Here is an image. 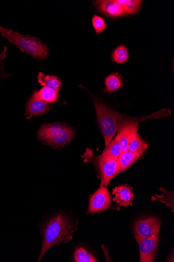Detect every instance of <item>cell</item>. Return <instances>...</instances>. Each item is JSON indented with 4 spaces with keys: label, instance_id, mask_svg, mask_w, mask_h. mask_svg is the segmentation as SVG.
<instances>
[{
    "label": "cell",
    "instance_id": "1",
    "mask_svg": "<svg viewBox=\"0 0 174 262\" xmlns=\"http://www.w3.org/2000/svg\"><path fill=\"white\" fill-rule=\"evenodd\" d=\"M73 232L71 220L66 215L59 214L47 221L42 231V247L38 261L49 249L71 241Z\"/></svg>",
    "mask_w": 174,
    "mask_h": 262
},
{
    "label": "cell",
    "instance_id": "2",
    "mask_svg": "<svg viewBox=\"0 0 174 262\" xmlns=\"http://www.w3.org/2000/svg\"><path fill=\"white\" fill-rule=\"evenodd\" d=\"M97 120L105 140L106 147L124 126L135 120L113 110L102 102L94 100Z\"/></svg>",
    "mask_w": 174,
    "mask_h": 262
},
{
    "label": "cell",
    "instance_id": "3",
    "mask_svg": "<svg viewBox=\"0 0 174 262\" xmlns=\"http://www.w3.org/2000/svg\"><path fill=\"white\" fill-rule=\"evenodd\" d=\"M0 34L16 46L23 53L43 60L49 55V48L37 37L24 35L0 26Z\"/></svg>",
    "mask_w": 174,
    "mask_h": 262
},
{
    "label": "cell",
    "instance_id": "4",
    "mask_svg": "<svg viewBox=\"0 0 174 262\" xmlns=\"http://www.w3.org/2000/svg\"><path fill=\"white\" fill-rule=\"evenodd\" d=\"M76 134V130L66 124L55 123L42 125L37 137L43 144L59 149L68 145Z\"/></svg>",
    "mask_w": 174,
    "mask_h": 262
},
{
    "label": "cell",
    "instance_id": "5",
    "mask_svg": "<svg viewBox=\"0 0 174 262\" xmlns=\"http://www.w3.org/2000/svg\"><path fill=\"white\" fill-rule=\"evenodd\" d=\"M161 225L160 220L155 217L138 221L134 227L137 242L139 243L146 238L154 235L159 236Z\"/></svg>",
    "mask_w": 174,
    "mask_h": 262
},
{
    "label": "cell",
    "instance_id": "6",
    "mask_svg": "<svg viewBox=\"0 0 174 262\" xmlns=\"http://www.w3.org/2000/svg\"><path fill=\"white\" fill-rule=\"evenodd\" d=\"M97 162L101 172V186L107 187L110 182L119 173L118 159L101 155L97 157Z\"/></svg>",
    "mask_w": 174,
    "mask_h": 262
},
{
    "label": "cell",
    "instance_id": "7",
    "mask_svg": "<svg viewBox=\"0 0 174 262\" xmlns=\"http://www.w3.org/2000/svg\"><path fill=\"white\" fill-rule=\"evenodd\" d=\"M112 199L109 190L105 186H100L91 196L88 212L93 213L106 210L111 208Z\"/></svg>",
    "mask_w": 174,
    "mask_h": 262
},
{
    "label": "cell",
    "instance_id": "8",
    "mask_svg": "<svg viewBox=\"0 0 174 262\" xmlns=\"http://www.w3.org/2000/svg\"><path fill=\"white\" fill-rule=\"evenodd\" d=\"M138 244L140 248V261H154L158 250L159 236L147 237Z\"/></svg>",
    "mask_w": 174,
    "mask_h": 262
},
{
    "label": "cell",
    "instance_id": "9",
    "mask_svg": "<svg viewBox=\"0 0 174 262\" xmlns=\"http://www.w3.org/2000/svg\"><path fill=\"white\" fill-rule=\"evenodd\" d=\"M93 4L99 11L111 17H118L126 14L118 1L101 0L95 1Z\"/></svg>",
    "mask_w": 174,
    "mask_h": 262
},
{
    "label": "cell",
    "instance_id": "10",
    "mask_svg": "<svg viewBox=\"0 0 174 262\" xmlns=\"http://www.w3.org/2000/svg\"><path fill=\"white\" fill-rule=\"evenodd\" d=\"M115 196L113 201L119 206L128 207L132 206L134 200V194L130 186L124 185L116 187L113 189Z\"/></svg>",
    "mask_w": 174,
    "mask_h": 262
},
{
    "label": "cell",
    "instance_id": "11",
    "mask_svg": "<svg viewBox=\"0 0 174 262\" xmlns=\"http://www.w3.org/2000/svg\"><path fill=\"white\" fill-rule=\"evenodd\" d=\"M49 111L48 104L40 99L32 96L28 101L26 106V115L30 120L35 116H41Z\"/></svg>",
    "mask_w": 174,
    "mask_h": 262
},
{
    "label": "cell",
    "instance_id": "12",
    "mask_svg": "<svg viewBox=\"0 0 174 262\" xmlns=\"http://www.w3.org/2000/svg\"><path fill=\"white\" fill-rule=\"evenodd\" d=\"M142 155L132 152L129 150L121 152L118 159L119 173L128 170Z\"/></svg>",
    "mask_w": 174,
    "mask_h": 262
},
{
    "label": "cell",
    "instance_id": "13",
    "mask_svg": "<svg viewBox=\"0 0 174 262\" xmlns=\"http://www.w3.org/2000/svg\"><path fill=\"white\" fill-rule=\"evenodd\" d=\"M33 96L37 98L47 104L56 102L59 98L58 92L43 86L39 91H36L33 94Z\"/></svg>",
    "mask_w": 174,
    "mask_h": 262
},
{
    "label": "cell",
    "instance_id": "14",
    "mask_svg": "<svg viewBox=\"0 0 174 262\" xmlns=\"http://www.w3.org/2000/svg\"><path fill=\"white\" fill-rule=\"evenodd\" d=\"M38 82L43 86L52 89L59 92L62 86L61 80L56 76L46 75L40 73L37 76Z\"/></svg>",
    "mask_w": 174,
    "mask_h": 262
},
{
    "label": "cell",
    "instance_id": "15",
    "mask_svg": "<svg viewBox=\"0 0 174 262\" xmlns=\"http://www.w3.org/2000/svg\"><path fill=\"white\" fill-rule=\"evenodd\" d=\"M121 153L118 137L116 136L110 144L106 146L102 155L115 159H118Z\"/></svg>",
    "mask_w": 174,
    "mask_h": 262
},
{
    "label": "cell",
    "instance_id": "16",
    "mask_svg": "<svg viewBox=\"0 0 174 262\" xmlns=\"http://www.w3.org/2000/svg\"><path fill=\"white\" fill-rule=\"evenodd\" d=\"M130 55L127 47L125 45H120L113 51L112 54V61L118 64L127 62Z\"/></svg>",
    "mask_w": 174,
    "mask_h": 262
},
{
    "label": "cell",
    "instance_id": "17",
    "mask_svg": "<svg viewBox=\"0 0 174 262\" xmlns=\"http://www.w3.org/2000/svg\"><path fill=\"white\" fill-rule=\"evenodd\" d=\"M122 7L125 14L133 15L136 14L141 5L142 2L139 0H117Z\"/></svg>",
    "mask_w": 174,
    "mask_h": 262
},
{
    "label": "cell",
    "instance_id": "18",
    "mask_svg": "<svg viewBox=\"0 0 174 262\" xmlns=\"http://www.w3.org/2000/svg\"><path fill=\"white\" fill-rule=\"evenodd\" d=\"M105 84L108 92H113L120 89L123 83L121 78L117 74L113 73L106 78Z\"/></svg>",
    "mask_w": 174,
    "mask_h": 262
},
{
    "label": "cell",
    "instance_id": "19",
    "mask_svg": "<svg viewBox=\"0 0 174 262\" xmlns=\"http://www.w3.org/2000/svg\"><path fill=\"white\" fill-rule=\"evenodd\" d=\"M148 147L146 143L137 136L130 144L128 150L132 152L141 155L145 152Z\"/></svg>",
    "mask_w": 174,
    "mask_h": 262
},
{
    "label": "cell",
    "instance_id": "20",
    "mask_svg": "<svg viewBox=\"0 0 174 262\" xmlns=\"http://www.w3.org/2000/svg\"><path fill=\"white\" fill-rule=\"evenodd\" d=\"M73 258L76 262H96L97 260L89 252L81 247L74 251Z\"/></svg>",
    "mask_w": 174,
    "mask_h": 262
},
{
    "label": "cell",
    "instance_id": "21",
    "mask_svg": "<svg viewBox=\"0 0 174 262\" xmlns=\"http://www.w3.org/2000/svg\"><path fill=\"white\" fill-rule=\"evenodd\" d=\"M92 26L96 34H100L107 29L105 19L99 16L94 15L92 18Z\"/></svg>",
    "mask_w": 174,
    "mask_h": 262
},
{
    "label": "cell",
    "instance_id": "22",
    "mask_svg": "<svg viewBox=\"0 0 174 262\" xmlns=\"http://www.w3.org/2000/svg\"><path fill=\"white\" fill-rule=\"evenodd\" d=\"M7 51L8 48L7 46H5L4 47L3 52L0 54V81L5 80L12 76V74H7L5 69V60L7 57Z\"/></svg>",
    "mask_w": 174,
    "mask_h": 262
}]
</instances>
